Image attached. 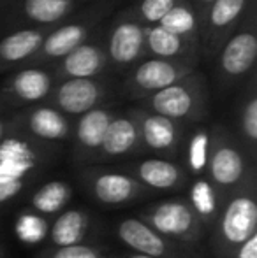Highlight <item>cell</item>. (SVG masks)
<instances>
[{
	"instance_id": "3957f363",
	"label": "cell",
	"mask_w": 257,
	"mask_h": 258,
	"mask_svg": "<svg viewBox=\"0 0 257 258\" xmlns=\"http://www.w3.org/2000/svg\"><path fill=\"white\" fill-rule=\"evenodd\" d=\"M257 60V34H255V4L248 9L238 30L224 42L217 56L213 58L217 86L222 93H229L247 83L254 74Z\"/></svg>"
},
{
	"instance_id": "ffe728a7",
	"label": "cell",
	"mask_w": 257,
	"mask_h": 258,
	"mask_svg": "<svg viewBox=\"0 0 257 258\" xmlns=\"http://www.w3.org/2000/svg\"><path fill=\"white\" fill-rule=\"evenodd\" d=\"M23 126L32 137L44 143H59L67 139L71 125L64 112L53 105H35L23 116Z\"/></svg>"
},
{
	"instance_id": "8fae6325",
	"label": "cell",
	"mask_w": 257,
	"mask_h": 258,
	"mask_svg": "<svg viewBox=\"0 0 257 258\" xmlns=\"http://www.w3.org/2000/svg\"><path fill=\"white\" fill-rule=\"evenodd\" d=\"M117 235L134 253L151 258H201L189 246L157 234L141 218H125L117 225Z\"/></svg>"
},
{
	"instance_id": "74e56055",
	"label": "cell",
	"mask_w": 257,
	"mask_h": 258,
	"mask_svg": "<svg viewBox=\"0 0 257 258\" xmlns=\"http://www.w3.org/2000/svg\"><path fill=\"white\" fill-rule=\"evenodd\" d=\"M0 255H2V246H0Z\"/></svg>"
},
{
	"instance_id": "8992f818",
	"label": "cell",
	"mask_w": 257,
	"mask_h": 258,
	"mask_svg": "<svg viewBox=\"0 0 257 258\" xmlns=\"http://www.w3.org/2000/svg\"><path fill=\"white\" fill-rule=\"evenodd\" d=\"M141 220L150 225L157 234L189 248L199 244L206 232V227L195 216L189 202L182 199H171L150 206Z\"/></svg>"
},
{
	"instance_id": "7402d4cb",
	"label": "cell",
	"mask_w": 257,
	"mask_h": 258,
	"mask_svg": "<svg viewBox=\"0 0 257 258\" xmlns=\"http://www.w3.org/2000/svg\"><path fill=\"white\" fill-rule=\"evenodd\" d=\"M146 54L162 60H182L199 65L201 54L199 49L183 39L169 34L162 27H146Z\"/></svg>"
},
{
	"instance_id": "277c9868",
	"label": "cell",
	"mask_w": 257,
	"mask_h": 258,
	"mask_svg": "<svg viewBox=\"0 0 257 258\" xmlns=\"http://www.w3.org/2000/svg\"><path fill=\"white\" fill-rule=\"evenodd\" d=\"M141 107L155 114L185 123H197L208 116L210 92L208 81L199 71L185 76L178 83L141 100Z\"/></svg>"
},
{
	"instance_id": "ba28073f",
	"label": "cell",
	"mask_w": 257,
	"mask_h": 258,
	"mask_svg": "<svg viewBox=\"0 0 257 258\" xmlns=\"http://www.w3.org/2000/svg\"><path fill=\"white\" fill-rule=\"evenodd\" d=\"M102 11H90L86 14H81L79 18L72 21H67L62 27L55 28L53 32L46 34L44 41H42L39 51L35 53V56L28 61L27 65H49L57 63L59 60H62L64 56H67L71 51H74L76 48H79L81 44L88 42L93 37L95 30L100 27L102 21ZM25 65V67H27Z\"/></svg>"
},
{
	"instance_id": "83f0119b",
	"label": "cell",
	"mask_w": 257,
	"mask_h": 258,
	"mask_svg": "<svg viewBox=\"0 0 257 258\" xmlns=\"http://www.w3.org/2000/svg\"><path fill=\"white\" fill-rule=\"evenodd\" d=\"M71 197L72 190L65 181H48L34 191V195L30 197V207L32 211L46 218L49 214L60 213L69 204Z\"/></svg>"
},
{
	"instance_id": "8d00e7d4",
	"label": "cell",
	"mask_w": 257,
	"mask_h": 258,
	"mask_svg": "<svg viewBox=\"0 0 257 258\" xmlns=\"http://www.w3.org/2000/svg\"><path fill=\"white\" fill-rule=\"evenodd\" d=\"M6 2H9V0H0V4H6Z\"/></svg>"
},
{
	"instance_id": "52a82bcc",
	"label": "cell",
	"mask_w": 257,
	"mask_h": 258,
	"mask_svg": "<svg viewBox=\"0 0 257 258\" xmlns=\"http://www.w3.org/2000/svg\"><path fill=\"white\" fill-rule=\"evenodd\" d=\"M108 65L118 72H127L146 54V27L125 11L115 20L104 39Z\"/></svg>"
},
{
	"instance_id": "d4e9b609",
	"label": "cell",
	"mask_w": 257,
	"mask_h": 258,
	"mask_svg": "<svg viewBox=\"0 0 257 258\" xmlns=\"http://www.w3.org/2000/svg\"><path fill=\"white\" fill-rule=\"evenodd\" d=\"M76 9L72 0H21L20 13L34 28H46L64 21Z\"/></svg>"
},
{
	"instance_id": "f546056e",
	"label": "cell",
	"mask_w": 257,
	"mask_h": 258,
	"mask_svg": "<svg viewBox=\"0 0 257 258\" xmlns=\"http://www.w3.org/2000/svg\"><path fill=\"white\" fill-rule=\"evenodd\" d=\"M185 0H137L136 6L127 9L132 18H136L144 27H155L168 13Z\"/></svg>"
},
{
	"instance_id": "d590c367",
	"label": "cell",
	"mask_w": 257,
	"mask_h": 258,
	"mask_svg": "<svg viewBox=\"0 0 257 258\" xmlns=\"http://www.w3.org/2000/svg\"><path fill=\"white\" fill-rule=\"evenodd\" d=\"M124 258H151V256H144V255H137V253H129Z\"/></svg>"
},
{
	"instance_id": "836d02e7",
	"label": "cell",
	"mask_w": 257,
	"mask_h": 258,
	"mask_svg": "<svg viewBox=\"0 0 257 258\" xmlns=\"http://www.w3.org/2000/svg\"><path fill=\"white\" fill-rule=\"evenodd\" d=\"M189 2L192 4L194 11L197 13L199 20H201V27H202V21H204L206 14H208L210 7L213 6V2H215V0H189Z\"/></svg>"
},
{
	"instance_id": "9a60e30c",
	"label": "cell",
	"mask_w": 257,
	"mask_h": 258,
	"mask_svg": "<svg viewBox=\"0 0 257 258\" xmlns=\"http://www.w3.org/2000/svg\"><path fill=\"white\" fill-rule=\"evenodd\" d=\"M57 79L100 78L110 69L104 41H88L52 65Z\"/></svg>"
},
{
	"instance_id": "ac0fdd59",
	"label": "cell",
	"mask_w": 257,
	"mask_h": 258,
	"mask_svg": "<svg viewBox=\"0 0 257 258\" xmlns=\"http://www.w3.org/2000/svg\"><path fill=\"white\" fill-rule=\"evenodd\" d=\"M117 112L110 107H95L92 111L79 116L76 123L74 137H76V151L81 158H93L99 153V148L102 144L104 134L110 126L111 119Z\"/></svg>"
},
{
	"instance_id": "5b68a950",
	"label": "cell",
	"mask_w": 257,
	"mask_h": 258,
	"mask_svg": "<svg viewBox=\"0 0 257 258\" xmlns=\"http://www.w3.org/2000/svg\"><path fill=\"white\" fill-rule=\"evenodd\" d=\"M194 71H197V63L192 61L148 56L125 72L122 93L127 99L144 100L146 97L178 83Z\"/></svg>"
},
{
	"instance_id": "7a4b0ae2",
	"label": "cell",
	"mask_w": 257,
	"mask_h": 258,
	"mask_svg": "<svg viewBox=\"0 0 257 258\" xmlns=\"http://www.w3.org/2000/svg\"><path fill=\"white\" fill-rule=\"evenodd\" d=\"M206 177L222 194L224 199L233 195L254 177V162L241 141L220 123L210 130Z\"/></svg>"
},
{
	"instance_id": "7c38bea8",
	"label": "cell",
	"mask_w": 257,
	"mask_h": 258,
	"mask_svg": "<svg viewBox=\"0 0 257 258\" xmlns=\"http://www.w3.org/2000/svg\"><path fill=\"white\" fill-rule=\"evenodd\" d=\"M139 132V144L162 156H176L183 141V125L143 107L130 109Z\"/></svg>"
},
{
	"instance_id": "484cf974",
	"label": "cell",
	"mask_w": 257,
	"mask_h": 258,
	"mask_svg": "<svg viewBox=\"0 0 257 258\" xmlns=\"http://www.w3.org/2000/svg\"><path fill=\"white\" fill-rule=\"evenodd\" d=\"M189 206L192 207L195 216L202 221L206 228L215 223L220 209H222L226 199L222 197L219 190L213 186V183L206 176L195 179L189 190Z\"/></svg>"
},
{
	"instance_id": "d6a6232c",
	"label": "cell",
	"mask_w": 257,
	"mask_h": 258,
	"mask_svg": "<svg viewBox=\"0 0 257 258\" xmlns=\"http://www.w3.org/2000/svg\"><path fill=\"white\" fill-rule=\"evenodd\" d=\"M233 258H257V234L252 235L250 239H247V241L236 249Z\"/></svg>"
},
{
	"instance_id": "e0dca14e",
	"label": "cell",
	"mask_w": 257,
	"mask_h": 258,
	"mask_svg": "<svg viewBox=\"0 0 257 258\" xmlns=\"http://www.w3.org/2000/svg\"><path fill=\"white\" fill-rule=\"evenodd\" d=\"M130 176L139 181L144 188H153V190H176L187 181V172L175 160L157 158V156L134 163Z\"/></svg>"
},
{
	"instance_id": "cb8c5ba5",
	"label": "cell",
	"mask_w": 257,
	"mask_h": 258,
	"mask_svg": "<svg viewBox=\"0 0 257 258\" xmlns=\"http://www.w3.org/2000/svg\"><path fill=\"white\" fill-rule=\"evenodd\" d=\"M238 132L243 148L247 150L252 162L255 160L257 153V86H255V72L247 79L243 95L238 102Z\"/></svg>"
},
{
	"instance_id": "9c48e42d",
	"label": "cell",
	"mask_w": 257,
	"mask_h": 258,
	"mask_svg": "<svg viewBox=\"0 0 257 258\" xmlns=\"http://www.w3.org/2000/svg\"><path fill=\"white\" fill-rule=\"evenodd\" d=\"M254 4L255 0H215L201 27V56L212 61L224 42L238 30Z\"/></svg>"
},
{
	"instance_id": "2e32d148",
	"label": "cell",
	"mask_w": 257,
	"mask_h": 258,
	"mask_svg": "<svg viewBox=\"0 0 257 258\" xmlns=\"http://www.w3.org/2000/svg\"><path fill=\"white\" fill-rule=\"evenodd\" d=\"M57 76L52 69L27 65L11 76L4 88V95L13 104H35L48 99L53 86L57 85Z\"/></svg>"
},
{
	"instance_id": "4316f807",
	"label": "cell",
	"mask_w": 257,
	"mask_h": 258,
	"mask_svg": "<svg viewBox=\"0 0 257 258\" xmlns=\"http://www.w3.org/2000/svg\"><path fill=\"white\" fill-rule=\"evenodd\" d=\"M159 27L168 30L169 34L183 39L185 42L192 44L194 48H201V20L194 11L189 0L176 6L171 13H168L161 20ZM201 54V53H199Z\"/></svg>"
},
{
	"instance_id": "603a6c76",
	"label": "cell",
	"mask_w": 257,
	"mask_h": 258,
	"mask_svg": "<svg viewBox=\"0 0 257 258\" xmlns=\"http://www.w3.org/2000/svg\"><path fill=\"white\" fill-rule=\"evenodd\" d=\"M92 227V216L85 209H67L49 227L48 237L53 248L81 244Z\"/></svg>"
},
{
	"instance_id": "1f68e13d",
	"label": "cell",
	"mask_w": 257,
	"mask_h": 258,
	"mask_svg": "<svg viewBox=\"0 0 257 258\" xmlns=\"http://www.w3.org/2000/svg\"><path fill=\"white\" fill-rule=\"evenodd\" d=\"M42 258H104L102 251L95 246L90 244H72L62 246V248H53L46 251Z\"/></svg>"
},
{
	"instance_id": "6da1fadb",
	"label": "cell",
	"mask_w": 257,
	"mask_h": 258,
	"mask_svg": "<svg viewBox=\"0 0 257 258\" xmlns=\"http://www.w3.org/2000/svg\"><path fill=\"white\" fill-rule=\"evenodd\" d=\"M257 234V201L254 177L226 199L212 225V251L215 258H233L247 239Z\"/></svg>"
},
{
	"instance_id": "f1b7e54d",
	"label": "cell",
	"mask_w": 257,
	"mask_h": 258,
	"mask_svg": "<svg viewBox=\"0 0 257 258\" xmlns=\"http://www.w3.org/2000/svg\"><path fill=\"white\" fill-rule=\"evenodd\" d=\"M49 232V225L42 214L35 211H21L14 221V235L23 244L34 246L46 241Z\"/></svg>"
},
{
	"instance_id": "4dcf8cb0",
	"label": "cell",
	"mask_w": 257,
	"mask_h": 258,
	"mask_svg": "<svg viewBox=\"0 0 257 258\" xmlns=\"http://www.w3.org/2000/svg\"><path fill=\"white\" fill-rule=\"evenodd\" d=\"M208 155H210V130L197 128L189 137V144H187V169H189V172L195 174V176L206 174Z\"/></svg>"
},
{
	"instance_id": "e575fe53",
	"label": "cell",
	"mask_w": 257,
	"mask_h": 258,
	"mask_svg": "<svg viewBox=\"0 0 257 258\" xmlns=\"http://www.w3.org/2000/svg\"><path fill=\"white\" fill-rule=\"evenodd\" d=\"M6 132H7V123H6V119L0 116V141L6 137Z\"/></svg>"
},
{
	"instance_id": "5bb4252c",
	"label": "cell",
	"mask_w": 257,
	"mask_h": 258,
	"mask_svg": "<svg viewBox=\"0 0 257 258\" xmlns=\"http://www.w3.org/2000/svg\"><path fill=\"white\" fill-rule=\"evenodd\" d=\"M41 163V153L21 136H6L0 141V179L27 186Z\"/></svg>"
},
{
	"instance_id": "4fadbf2b",
	"label": "cell",
	"mask_w": 257,
	"mask_h": 258,
	"mask_svg": "<svg viewBox=\"0 0 257 258\" xmlns=\"http://www.w3.org/2000/svg\"><path fill=\"white\" fill-rule=\"evenodd\" d=\"M83 179H85L86 190H90L93 199L106 206L129 204L146 191V188L139 181L122 170H85Z\"/></svg>"
},
{
	"instance_id": "30bf717a",
	"label": "cell",
	"mask_w": 257,
	"mask_h": 258,
	"mask_svg": "<svg viewBox=\"0 0 257 258\" xmlns=\"http://www.w3.org/2000/svg\"><path fill=\"white\" fill-rule=\"evenodd\" d=\"M111 83L106 78L92 79H60L49 93V100L55 109L64 114L81 116L100 107L110 99Z\"/></svg>"
},
{
	"instance_id": "44dd1931",
	"label": "cell",
	"mask_w": 257,
	"mask_h": 258,
	"mask_svg": "<svg viewBox=\"0 0 257 258\" xmlns=\"http://www.w3.org/2000/svg\"><path fill=\"white\" fill-rule=\"evenodd\" d=\"M46 37V28H20L0 41V69L18 63L27 65L39 51Z\"/></svg>"
},
{
	"instance_id": "f35d334b",
	"label": "cell",
	"mask_w": 257,
	"mask_h": 258,
	"mask_svg": "<svg viewBox=\"0 0 257 258\" xmlns=\"http://www.w3.org/2000/svg\"><path fill=\"white\" fill-rule=\"evenodd\" d=\"M72 2H74V0H72Z\"/></svg>"
},
{
	"instance_id": "d6986e66",
	"label": "cell",
	"mask_w": 257,
	"mask_h": 258,
	"mask_svg": "<svg viewBox=\"0 0 257 258\" xmlns=\"http://www.w3.org/2000/svg\"><path fill=\"white\" fill-rule=\"evenodd\" d=\"M139 132L134 118L127 114H115L104 134L102 144L99 148V153L95 158L100 160H113L127 156L139 148Z\"/></svg>"
}]
</instances>
